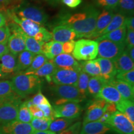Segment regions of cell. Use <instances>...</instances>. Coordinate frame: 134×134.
Listing matches in <instances>:
<instances>
[{
	"mask_svg": "<svg viewBox=\"0 0 134 134\" xmlns=\"http://www.w3.org/2000/svg\"><path fill=\"white\" fill-rule=\"evenodd\" d=\"M27 105L29 109L31 112V115L33 117H36V118H41V117H44L43 111L38 108V107L36 105L32 104L31 103V99L26 100Z\"/></svg>",
	"mask_w": 134,
	"mask_h": 134,
	"instance_id": "obj_41",
	"label": "cell"
},
{
	"mask_svg": "<svg viewBox=\"0 0 134 134\" xmlns=\"http://www.w3.org/2000/svg\"><path fill=\"white\" fill-rule=\"evenodd\" d=\"M114 12L111 9H104L100 14H99L96 21V27L95 32L91 38H98L105 28L108 26L113 19Z\"/></svg>",
	"mask_w": 134,
	"mask_h": 134,
	"instance_id": "obj_20",
	"label": "cell"
},
{
	"mask_svg": "<svg viewBox=\"0 0 134 134\" xmlns=\"http://www.w3.org/2000/svg\"><path fill=\"white\" fill-rule=\"evenodd\" d=\"M82 127L81 122H77L73 123L69 127L60 132L58 134H79Z\"/></svg>",
	"mask_w": 134,
	"mask_h": 134,
	"instance_id": "obj_42",
	"label": "cell"
},
{
	"mask_svg": "<svg viewBox=\"0 0 134 134\" xmlns=\"http://www.w3.org/2000/svg\"><path fill=\"white\" fill-rule=\"evenodd\" d=\"M105 100L108 103L117 104L123 99L120 94L111 85L106 84L101 88L98 94V98Z\"/></svg>",
	"mask_w": 134,
	"mask_h": 134,
	"instance_id": "obj_19",
	"label": "cell"
},
{
	"mask_svg": "<svg viewBox=\"0 0 134 134\" xmlns=\"http://www.w3.org/2000/svg\"><path fill=\"white\" fill-rule=\"evenodd\" d=\"M13 11L20 18L30 20L41 25L46 24L48 20V16L44 11L37 6L21 5Z\"/></svg>",
	"mask_w": 134,
	"mask_h": 134,
	"instance_id": "obj_6",
	"label": "cell"
},
{
	"mask_svg": "<svg viewBox=\"0 0 134 134\" xmlns=\"http://www.w3.org/2000/svg\"><path fill=\"white\" fill-rule=\"evenodd\" d=\"M48 1H50V2H58L60 0H47Z\"/></svg>",
	"mask_w": 134,
	"mask_h": 134,
	"instance_id": "obj_56",
	"label": "cell"
},
{
	"mask_svg": "<svg viewBox=\"0 0 134 134\" xmlns=\"http://www.w3.org/2000/svg\"><path fill=\"white\" fill-rule=\"evenodd\" d=\"M62 2L68 7L74 8L81 4L82 0H62Z\"/></svg>",
	"mask_w": 134,
	"mask_h": 134,
	"instance_id": "obj_49",
	"label": "cell"
},
{
	"mask_svg": "<svg viewBox=\"0 0 134 134\" xmlns=\"http://www.w3.org/2000/svg\"><path fill=\"white\" fill-rule=\"evenodd\" d=\"M127 28L124 26L120 27V28L105 34L104 35L96 38V42H99L102 40H109L115 43H125V37H126Z\"/></svg>",
	"mask_w": 134,
	"mask_h": 134,
	"instance_id": "obj_25",
	"label": "cell"
},
{
	"mask_svg": "<svg viewBox=\"0 0 134 134\" xmlns=\"http://www.w3.org/2000/svg\"><path fill=\"white\" fill-rule=\"evenodd\" d=\"M52 61L57 68L75 70L79 72L81 71L80 63L69 53H61L55 57Z\"/></svg>",
	"mask_w": 134,
	"mask_h": 134,
	"instance_id": "obj_15",
	"label": "cell"
},
{
	"mask_svg": "<svg viewBox=\"0 0 134 134\" xmlns=\"http://www.w3.org/2000/svg\"><path fill=\"white\" fill-rule=\"evenodd\" d=\"M125 25L127 30L134 31V18L133 16H129L125 18Z\"/></svg>",
	"mask_w": 134,
	"mask_h": 134,
	"instance_id": "obj_50",
	"label": "cell"
},
{
	"mask_svg": "<svg viewBox=\"0 0 134 134\" xmlns=\"http://www.w3.org/2000/svg\"><path fill=\"white\" fill-rule=\"evenodd\" d=\"M113 62L117 73L130 71L134 68L133 61L130 58L127 50H124L121 55Z\"/></svg>",
	"mask_w": 134,
	"mask_h": 134,
	"instance_id": "obj_23",
	"label": "cell"
},
{
	"mask_svg": "<svg viewBox=\"0 0 134 134\" xmlns=\"http://www.w3.org/2000/svg\"><path fill=\"white\" fill-rule=\"evenodd\" d=\"M52 119L48 117H41V118H36L33 117L31 122H30L31 127L34 130L37 131H46L49 129L50 125Z\"/></svg>",
	"mask_w": 134,
	"mask_h": 134,
	"instance_id": "obj_35",
	"label": "cell"
},
{
	"mask_svg": "<svg viewBox=\"0 0 134 134\" xmlns=\"http://www.w3.org/2000/svg\"><path fill=\"white\" fill-rule=\"evenodd\" d=\"M17 63V56L8 52L0 57V78L15 73Z\"/></svg>",
	"mask_w": 134,
	"mask_h": 134,
	"instance_id": "obj_16",
	"label": "cell"
},
{
	"mask_svg": "<svg viewBox=\"0 0 134 134\" xmlns=\"http://www.w3.org/2000/svg\"><path fill=\"white\" fill-rule=\"evenodd\" d=\"M11 86L14 93L22 99L41 90L42 81L39 77L23 73L16 74L11 80Z\"/></svg>",
	"mask_w": 134,
	"mask_h": 134,
	"instance_id": "obj_2",
	"label": "cell"
},
{
	"mask_svg": "<svg viewBox=\"0 0 134 134\" xmlns=\"http://www.w3.org/2000/svg\"><path fill=\"white\" fill-rule=\"evenodd\" d=\"M79 71L57 68L52 75V81L55 85L76 86Z\"/></svg>",
	"mask_w": 134,
	"mask_h": 134,
	"instance_id": "obj_12",
	"label": "cell"
},
{
	"mask_svg": "<svg viewBox=\"0 0 134 134\" xmlns=\"http://www.w3.org/2000/svg\"><path fill=\"white\" fill-rule=\"evenodd\" d=\"M51 90L58 98L55 105L62 104L70 102L79 103L86 98L80 93L76 86L71 85H55L52 87Z\"/></svg>",
	"mask_w": 134,
	"mask_h": 134,
	"instance_id": "obj_4",
	"label": "cell"
},
{
	"mask_svg": "<svg viewBox=\"0 0 134 134\" xmlns=\"http://www.w3.org/2000/svg\"><path fill=\"white\" fill-rule=\"evenodd\" d=\"M48 60H49L43 53L36 55L30 66L26 70L22 72V73L27 75H31L33 72H34L36 70H37L38 68H41L43 64H45Z\"/></svg>",
	"mask_w": 134,
	"mask_h": 134,
	"instance_id": "obj_36",
	"label": "cell"
},
{
	"mask_svg": "<svg viewBox=\"0 0 134 134\" xmlns=\"http://www.w3.org/2000/svg\"><path fill=\"white\" fill-rule=\"evenodd\" d=\"M90 78V76H89L86 73L81 70L80 71L76 87L80 93L85 97H86V94H88V86Z\"/></svg>",
	"mask_w": 134,
	"mask_h": 134,
	"instance_id": "obj_38",
	"label": "cell"
},
{
	"mask_svg": "<svg viewBox=\"0 0 134 134\" xmlns=\"http://www.w3.org/2000/svg\"><path fill=\"white\" fill-rule=\"evenodd\" d=\"M37 106L40 109L43 111L44 117H48L51 119H54V115H53V107L50 104V103L46 104H42L38 105Z\"/></svg>",
	"mask_w": 134,
	"mask_h": 134,
	"instance_id": "obj_43",
	"label": "cell"
},
{
	"mask_svg": "<svg viewBox=\"0 0 134 134\" xmlns=\"http://www.w3.org/2000/svg\"><path fill=\"white\" fill-rule=\"evenodd\" d=\"M6 18L4 14L0 11V27L6 25Z\"/></svg>",
	"mask_w": 134,
	"mask_h": 134,
	"instance_id": "obj_52",
	"label": "cell"
},
{
	"mask_svg": "<svg viewBox=\"0 0 134 134\" xmlns=\"http://www.w3.org/2000/svg\"><path fill=\"white\" fill-rule=\"evenodd\" d=\"M96 60L100 66V76L108 82V83L112 80L114 79L117 71L113 60L103 58H98Z\"/></svg>",
	"mask_w": 134,
	"mask_h": 134,
	"instance_id": "obj_18",
	"label": "cell"
},
{
	"mask_svg": "<svg viewBox=\"0 0 134 134\" xmlns=\"http://www.w3.org/2000/svg\"><path fill=\"white\" fill-rule=\"evenodd\" d=\"M80 66L81 71L86 73L89 76L91 77L100 76V66L96 59L85 61L80 63Z\"/></svg>",
	"mask_w": 134,
	"mask_h": 134,
	"instance_id": "obj_31",
	"label": "cell"
},
{
	"mask_svg": "<svg viewBox=\"0 0 134 134\" xmlns=\"http://www.w3.org/2000/svg\"><path fill=\"white\" fill-rule=\"evenodd\" d=\"M119 0H97L99 6L105 9H113L117 8Z\"/></svg>",
	"mask_w": 134,
	"mask_h": 134,
	"instance_id": "obj_44",
	"label": "cell"
},
{
	"mask_svg": "<svg viewBox=\"0 0 134 134\" xmlns=\"http://www.w3.org/2000/svg\"><path fill=\"white\" fill-rule=\"evenodd\" d=\"M32 118L33 117L31 115L29 108L27 105L26 101L22 102L19 105L16 120L23 123L30 124Z\"/></svg>",
	"mask_w": 134,
	"mask_h": 134,
	"instance_id": "obj_37",
	"label": "cell"
},
{
	"mask_svg": "<svg viewBox=\"0 0 134 134\" xmlns=\"http://www.w3.org/2000/svg\"><path fill=\"white\" fill-rule=\"evenodd\" d=\"M75 45V41L74 40L62 43V49L63 53H70L73 52Z\"/></svg>",
	"mask_w": 134,
	"mask_h": 134,
	"instance_id": "obj_48",
	"label": "cell"
},
{
	"mask_svg": "<svg viewBox=\"0 0 134 134\" xmlns=\"http://www.w3.org/2000/svg\"><path fill=\"white\" fill-rule=\"evenodd\" d=\"M106 84H108L101 76H93L90 78L88 86V94L93 98H98V94L101 88Z\"/></svg>",
	"mask_w": 134,
	"mask_h": 134,
	"instance_id": "obj_27",
	"label": "cell"
},
{
	"mask_svg": "<svg viewBox=\"0 0 134 134\" xmlns=\"http://www.w3.org/2000/svg\"><path fill=\"white\" fill-rule=\"evenodd\" d=\"M10 32H12L8 41V47L9 52L13 55L18 56L20 53L26 50L25 42L22 36V29L16 23L10 24Z\"/></svg>",
	"mask_w": 134,
	"mask_h": 134,
	"instance_id": "obj_10",
	"label": "cell"
},
{
	"mask_svg": "<svg viewBox=\"0 0 134 134\" xmlns=\"http://www.w3.org/2000/svg\"><path fill=\"white\" fill-rule=\"evenodd\" d=\"M22 36L24 40L26 50L36 55L42 53V47L46 42L37 41L34 38L27 36L23 31L22 32Z\"/></svg>",
	"mask_w": 134,
	"mask_h": 134,
	"instance_id": "obj_29",
	"label": "cell"
},
{
	"mask_svg": "<svg viewBox=\"0 0 134 134\" xmlns=\"http://www.w3.org/2000/svg\"><path fill=\"white\" fill-rule=\"evenodd\" d=\"M117 8L120 14L133 16L134 11V0H119Z\"/></svg>",
	"mask_w": 134,
	"mask_h": 134,
	"instance_id": "obj_39",
	"label": "cell"
},
{
	"mask_svg": "<svg viewBox=\"0 0 134 134\" xmlns=\"http://www.w3.org/2000/svg\"><path fill=\"white\" fill-rule=\"evenodd\" d=\"M107 102L100 98H94L87 108L82 125L88 122L97 121L103 115Z\"/></svg>",
	"mask_w": 134,
	"mask_h": 134,
	"instance_id": "obj_13",
	"label": "cell"
},
{
	"mask_svg": "<svg viewBox=\"0 0 134 134\" xmlns=\"http://www.w3.org/2000/svg\"><path fill=\"white\" fill-rule=\"evenodd\" d=\"M125 43H119L109 40L98 42V56L114 61L121 55L125 50Z\"/></svg>",
	"mask_w": 134,
	"mask_h": 134,
	"instance_id": "obj_9",
	"label": "cell"
},
{
	"mask_svg": "<svg viewBox=\"0 0 134 134\" xmlns=\"http://www.w3.org/2000/svg\"><path fill=\"white\" fill-rule=\"evenodd\" d=\"M52 35L53 41L62 43L77 38V35L75 31L65 25H59L55 27Z\"/></svg>",
	"mask_w": 134,
	"mask_h": 134,
	"instance_id": "obj_17",
	"label": "cell"
},
{
	"mask_svg": "<svg viewBox=\"0 0 134 134\" xmlns=\"http://www.w3.org/2000/svg\"><path fill=\"white\" fill-rule=\"evenodd\" d=\"M105 124L119 134H134L133 124L118 110L110 115Z\"/></svg>",
	"mask_w": 134,
	"mask_h": 134,
	"instance_id": "obj_8",
	"label": "cell"
},
{
	"mask_svg": "<svg viewBox=\"0 0 134 134\" xmlns=\"http://www.w3.org/2000/svg\"><path fill=\"white\" fill-rule=\"evenodd\" d=\"M31 134H56L54 132L50 131V130H46V131H37L34 130L31 132Z\"/></svg>",
	"mask_w": 134,
	"mask_h": 134,
	"instance_id": "obj_53",
	"label": "cell"
},
{
	"mask_svg": "<svg viewBox=\"0 0 134 134\" xmlns=\"http://www.w3.org/2000/svg\"><path fill=\"white\" fill-rule=\"evenodd\" d=\"M117 110L125 115L134 124V104L130 100L122 99L115 104Z\"/></svg>",
	"mask_w": 134,
	"mask_h": 134,
	"instance_id": "obj_28",
	"label": "cell"
},
{
	"mask_svg": "<svg viewBox=\"0 0 134 134\" xmlns=\"http://www.w3.org/2000/svg\"><path fill=\"white\" fill-rule=\"evenodd\" d=\"M126 37H125V43L127 48L133 47L134 46V31L127 30Z\"/></svg>",
	"mask_w": 134,
	"mask_h": 134,
	"instance_id": "obj_47",
	"label": "cell"
},
{
	"mask_svg": "<svg viewBox=\"0 0 134 134\" xmlns=\"http://www.w3.org/2000/svg\"><path fill=\"white\" fill-rule=\"evenodd\" d=\"M10 0H0V6H4L8 4L9 3Z\"/></svg>",
	"mask_w": 134,
	"mask_h": 134,
	"instance_id": "obj_55",
	"label": "cell"
},
{
	"mask_svg": "<svg viewBox=\"0 0 134 134\" xmlns=\"http://www.w3.org/2000/svg\"><path fill=\"white\" fill-rule=\"evenodd\" d=\"M19 96L13 91L9 80L0 81V102Z\"/></svg>",
	"mask_w": 134,
	"mask_h": 134,
	"instance_id": "obj_33",
	"label": "cell"
},
{
	"mask_svg": "<svg viewBox=\"0 0 134 134\" xmlns=\"http://www.w3.org/2000/svg\"><path fill=\"white\" fill-rule=\"evenodd\" d=\"M127 52H128L129 55L130 57V58L134 61V48L132 47L130 48H127Z\"/></svg>",
	"mask_w": 134,
	"mask_h": 134,
	"instance_id": "obj_54",
	"label": "cell"
},
{
	"mask_svg": "<svg viewBox=\"0 0 134 134\" xmlns=\"http://www.w3.org/2000/svg\"><path fill=\"white\" fill-rule=\"evenodd\" d=\"M8 14L9 18L20 27L27 36L43 42H47L52 39V33L47 31L42 25L30 20L20 18L13 11H8Z\"/></svg>",
	"mask_w": 134,
	"mask_h": 134,
	"instance_id": "obj_3",
	"label": "cell"
},
{
	"mask_svg": "<svg viewBox=\"0 0 134 134\" xmlns=\"http://www.w3.org/2000/svg\"><path fill=\"white\" fill-rule=\"evenodd\" d=\"M22 102L19 96L0 102V125L16 120Z\"/></svg>",
	"mask_w": 134,
	"mask_h": 134,
	"instance_id": "obj_7",
	"label": "cell"
},
{
	"mask_svg": "<svg viewBox=\"0 0 134 134\" xmlns=\"http://www.w3.org/2000/svg\"><path fill=\"white\" fill-rule=\"evenodd\" d=\"M32 131L30 124L18 120L0 125V134H31Z\"/></svg>",
	"mask_w": 134,
	"mask_h": 134,
	"instance_id": "obj_14",
	"label": "cell"
},
{
	"mask_svg": "<svg viewBox=\"0 0 134 134\" xmlns=\"http://www.w3.org/2000/svg\"><path fill=\"white\" fill-rule=\"evenodd\" d=\"M73 57L78 61L96 59L98 57V42L85 38L75 42Z\"/></svg>",
	"mask_w": 134,
	"mask_h": 134,
	"instance_id": "obj_5",
	"label": "cell"
},
{
	"mask_svg": "<svg viewBox=\"0 0 134 134\" xmlns=\"http://www.w3.org/2000/svg\"><path fill=\"white\" fill-rule=\"evenodd\" d=\"M36 54L25 50L17 56V63L15 73H22L26 70L31 65Z\"/></svg>",
	"mask_w": 134,
	"mask_h": 134,
	"instance_id": "obj_24",
	"label": "cell"
},
{
	"mask_svg": "<svg viewBox=\"0 0 134 134\" xmlns=\"http://www.w3.org/2000/svg\"><path fill=\"white\" fill-rule=\"evenodd\" d=\"M53 109L54 118L77 119L80 116L82 112L81 105L73 102L54 105Z\"/></svg>",
	"mask_w": 134,
	"mask_h": 134,
	"instance_id": "obj_11",
	"label": "cell"
},
{
	"mask_svg": "<svg viewBox=\"0 0 134 134\" xmlns=\"http://www.w3.org/2000/svg\"><path fill=\"white\" fill-rule=\"evenodd\" d=\"M31 100L32 104L36 105L50 103L46 97L41 93V90H39L37 93H36V94L33 96V98L31 99Z\"/></svg>",
	"mask_w": 134,
	"mask_h": 134,
	"instance_id": "obj_45",
	"label": "cell"
},
{
	"mask_svg": "<svg viewBox=\"0 0 134 134\" xmlns=\"http://www.w3.org/2000/svg\"><path fill=\"white\" fill-rule=\"evenodd\" d=\"M62 53V43L55 41H50L43 44L42 53L49 60H53L55 57Z\"/></svg>",
	"mask_w": 134,
	"mask_h": 134,
	"instance_id": "obj_26",
	"label": "cell"
},
{
	"mask_svg": "<svg viewBox=\"0 0 134 134\" xmlns=\"http://www.w3.org/2000/svg\"><path fill=\"white\" fill-rule=\"evenodd\" d=\"M108 84L116 89L124 99L130 100L133 102L134 87L130 86L125 82L117 80L115 78L110 81Z\"/></svg>",
	"mask_w": 134,
	"mask_h": 134,
	"instance_id": "obj_21",
	"label": "cell"
},
{
	"mask_svg": "<svg viewBox=\"0 0 134 134\" xmlns=\"http://www.w3.org/2000/svg\"><path fill=\"white\" fill-rule=\"evenodd\" d=\"M76 119H77L55 118L52 121L48 129L55 133H58L71 125Z\"/></svg>",
	"mask_w": 134,
	"mask_h": 134,
	"instance_id": "obj_30",
	"label": "cell"
},
{
	"mask_svg": "<svg viewBox=\"0 0 134 134\" xmlns=\"http://www.w3.org/2000/svg\"><path fill=\"white\" fill-rule=\"evenodd\" d=\"M99 12L93 6H88L81 13L61 18L60 25L69 27L76 34L77 38H91L95 32Z\"/></svg>",
	"mask_w": 134,
	"mask_h": 134,
	"instance_id": "obj_1",
	"label": "cell"
},
{
	"mask_svg": "<svg viewBox=\"0 0 134 134\" xmlns=\"http://www.w3.org/2000/svg\"><path fill=\"white\" fill-rule=\"evenodd\" d=\"M115 78L128 83L130 86L134 87V69L130 71L117 73Z\"/></svg>",
	"mask_w": 134,
	"mask_h": 134,
	"instance_id": "obj_40",
	"label": "cell"
},
{
	"mask_svg": "<svg viewBox=\"0 0 134 134\" xmlns=\"http://www.w3.org/2000/svg\"><path fill=\"white\" fill-rule=\"evenodd\" d=\"M57 67L52 60H48V62L43 64L41 68H38L37 70L33 72L31 75H36L39 77H46L48 82L52 81V75L53 72L56 70Z\"/></svg>",
	"mask_w": 134,
	"mask_h": 134,
	"instance_id": "obj_32",
	"label": "cell"
},
{
	"mask_svg": "<svg viewBox=\"0 0 134 134\" xmlns=\"http://www.w3.org/2000/svg\"><path fill=\"white\" fill-rule=\"evenodd\" d=\"M11 32H10L9 27L6 25L0 27V43H8Z\"/></svg>",
	"mask_w": 134,
	"mask_h": 134,
	"instance_id": "obj_46",
	"label": "cell"
},
{
	"mask_svg": "<svg viewBox=\"0 0 134 134\" xmlns=\"http://www.w3.org/2000/svg\"><path fill=\"white\" fill-rule=\"evenodd\" d=\"M125 21V16L124 15L120 14V13H117L114 15L113 19L110 21V23L108 26L105 28V29L100 34V36L104 35L105 34L110 32L114 31L120 27L124 26ZM99 36V37H100Z\"/></svg>",
	"mask_w": 134,
	"mask_h": 134,
	"instance_id": "obj_34",
	"label": "cell"
},
{
	"mask_svg": "<svg viewBox=\"0 0 134 134\" xmlns=\"http://www.w3.org/2000/svg\"><path fill=\"white\" fill-rule=\"evenodd\" d=\"M9 52V49H8V43H0V57H2L5 53Z\"/></svg>",
	"mask_w": 134,
	"mask_h": 134,
	"instance_id": "obj_51",
	"label": "cell"
},
{
	"mask_svg": "<svg viewBox=\"0 0 134 134\" xmlns=\"http://www.w3.org/2000/svg\"><path fill=\"white\" fill-rule=\"evenodd\" d=\"M83 125L79 134H105L110 128L106 124L98 120L88 122Z\"/></svg>",
	"mask_w": 134,
	"mask_h": 134,
	"instance_id": "obj_22",
	"label": "cell"
}]
</instances>
